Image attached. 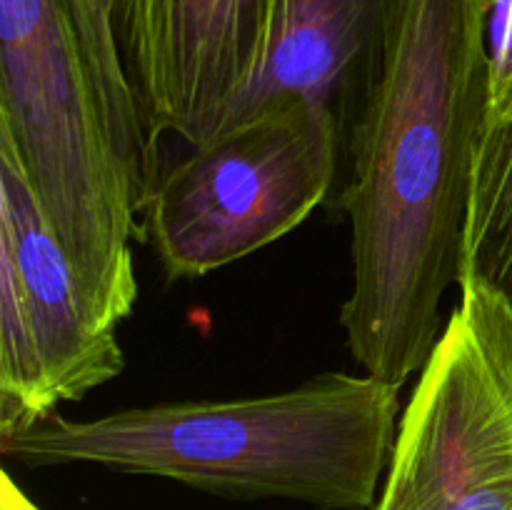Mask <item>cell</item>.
<instances>
[{
	"label": "cell",
	"mask_w": 512,
	"mask_h": 510,
	"mask_svg": "<svg viewBox=\"0 0 512 510\" xmlns=\"http://www.w3.org/2000/svg\"><path fill=\"white\" fill-rule=\"evenodd\" d=\"M373 510H512V300L458 285Z\"/></svg>",
	"instance_id": "5b68a950"
},
{
	"label": "cell",
	"mask_w": 512,
	"mask_h": 510,
	"mask_svg": "<svg viewBox=\"0 0 512 510\" xmlns=\"http://www.w3.org/2000/svg\"><path fill=\"white\" fill-rule=\"evenodd\" d=\"M400 418V385L323 373L283 393L178 400L90 420L50 415L0 450L25 468L98 465L225 498L373 510Z\"/></svg>",
	"instance_id": "7a4b0ae2"
},
{
	"label": "cell",
	"mask_w": 512,
	"mask_h": 510,
	"mask_svg": "<svg viewBox=\"0 0 512 510\" xmlns=\"http://www.w3.org/2000/svg\"><path fill=\"white\" fill-rule=\"evenodd\" d=\"M118 328L90 310L23 170L0 150V438L118 378Z\"/></svg>",
	"instance_id": "8992f818"
},
{
	"label": "cell",
	"mask_w": 512,
	"mask_h": 510,
	"mask_svg": "<svg viewBox=\"0 0 512 510\" xmlns=\"http://www.w3.org/2000/svg\"><path fill=\"white\" fill-rule=\"evenodd\" d=\"M278 0H113L125 78L150 140H208L258 80Z\"/></svg>",
	"instance_id": "52a82bcc"
},
{
	"label": "cell",
	"mask_w": 512,
	"mask_h": 510,
	"mask_svg": "<svg viewBox=\"0 0 512 510\" xmlns=\"http://www.w3.org/2000/svg\"><path fill=\"white\" fill-rule=\"evenodd\" d=\"M0 510H40L28 495L20 490V485L15 483L13 475L8 470H3V478H0Z\"/></svg>",
	"instance_id": "7c38bea8"
},
{
	"label": "cell",
	"mask_w": 512,
	"mask_h": 510,
	"mask_svg": "<svg viewBox=\"0 0 512 510\" xmlns=\"http://www.w3.org/2000/svg\"><path fill=\"white\" fill-rule=\"evenodd\" d=\"M465 280H480L512 300V100L488 110L463 235Z\"/></svg>",
	"instance_id": "30bf717a"
},
{
	"label": "cell",
	"mask_w": 512,
	"mask_h": 510,
	"mask_svg": "<svg viewBox=\"0 0 512 510\" xmlns=\"http://www.w3.org/2000/svg\"><path fill=\"white\" fill-rule=\"evenodd\" d=\"M488 13L490 0H400L343 150L333 205L350 220L353 285L340 325L363 373L400 388L433 355L463 273Z\"/></svg>",
	"instance_id": "6da1fadb"
},
{
	"label": "cell",
	"mask_w": 512,
	"mask_h": 510,
	"mask_svg": "<svg viewBox=\"0 0 512 510\" xmlns=\"http://www.w3.org/2000/svg\"><path fill=\"white\" fill-rule=\"evenodd\" d=\"M398 8L400 0H278L268 60L220 128L283 100H305L333 115L345 150Z\"/></svg>",
	"instance_id": "ba28073f"
},
{
	"label": "cell",
	"mask_w": 512,
	"mask_h": 510,
	"mask_svg": "<svg viewBox=\"0 0 512 510\" xmlns=\"http://www.w3.org/2000/svg\"><path fill=\"white\" fill-rule=\"evenodd\" d=\"M490 105L498 110L512 100V0H490Z\"/></svg>",
	"instance_id": "8fae6325"
},
{
	"label": "cell",
	"mask_w": 512,
	"mask_h": 510,
	"mask_svg": "<svg viewBox=\"0 0 512 510\" xmlns=\"http://www.w3.org/2000/svg\"><path fill=\"white\" fill-rule=\"evenodd\" d=\"M0 150L23 170L100 323L138 300L135 215L103 108L60 0H0Z\"/></svg>",
	"instance_id": "3957f363"
},
{
	"label": "cell",
	"mask_w": 512,
	"mask_h": 510,
	"mask_svg": "<svg viewBox=\"0 0 512 510\" xmlns=\"http://www.w3.org/2000/svg\"><path fill=\"white\" fill-rule=\"evenodd\" d=\"M343 170L328 110L283 100L228 123L153 180L145 233L170 280L203 278L333 203Z\"/></svg>",
	"instance_id": "277c9868"
},
{
	"label": "cell",
	"mask_w": 512,
	"mask_h": 510,
	"mask_svg": "<svg viewBox=\"0 0 512 510\" xmlns=\"http://www.w3.org/2000/svg\"><path fill=\"white\" fill-rule=\"evenodd\" d=\"M78 38L85 68H88L98 103L103 108L110 143L118 153L120 165L128 173L140 208L150 193L158 168H155V143L145 130L138 103L120 63L113 28V0H60Z\"/></svg>",
	"instance_id": "9c48e42d"
}]
</instances>
